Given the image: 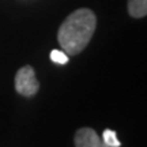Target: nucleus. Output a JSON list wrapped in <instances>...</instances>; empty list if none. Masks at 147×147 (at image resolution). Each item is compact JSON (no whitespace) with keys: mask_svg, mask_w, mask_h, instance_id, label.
<instances>
[{"mask_svg":"<svg viewBox=\"0 0 147 147\" xmlns=\"http://www.w3.org/2000/svg\"><path fill=\"white\" fill-rule=\"evenodd\" d=\"M95 27L97 16L90 8L75 10L59 27V44L68 56H76L89 45Z\"/></svg>","mask_w":147,"mask_h":147,"instance_id":"nucleus-1","label":"nucleus"},{"mask_svg":"<svg viewBox=\"0 0 147 147\" xmlns=\"http://www.w3.org/2000/svg\"><path fill=\"white\" fill-rule=\"evenodd\" d=\"M40 89V82L36 78L34 68L25 65L18 69L15 75V90L23 97H33Z\"/></svg>","mask_w":147,"mask_h":147,"instance_id":"nucleus-2","label":"nucleus"},{"mask_svg":"<svg viewBox=\"0 0 147 147\" xmlns=\"http://www.w3.org/2000/svg\"><path fill=\"white\" fill-rule=\"evenodd\" d=\"M75 147H109L104 143L102 138L98 136V134L93 128H80L76 131L74 138Z\"/></svg>","mask_w":147,"mask_h":147,"instance_id":"nucleus-3","label":"nucleus"},{"mask_svg":"<svg viewBox=\"0 0 147 147\" xmlns=\"http://www.w3.org/2000/svg\"><path fill=\"white\" fill-rule=\"evenodd\" d=\"M127 7L132 18H143L147 15V0H128Z\"/></svg>","mask_w":147,"mask_h":147,"instance_id":"nucleus-4","label":"nucleus"},{"mask_svg":"<svg viewBox=\"0 0 147 147\" xmlns=\"http://www.w3.org/2000/svg\"><path fill=\"white\" fill-rule=\"evenodd\" d=\"M102 140L109 147H120L121 146L120 140L117 139L116 132L112 131V129H105V131H104V134H102Z\"/></svg>","mask_w":147,"mask_h":147,"instance_id":"nucleus-5","label":"nucleus"},{"mask_svg":"<svg viewBox=\"0 0 147 147\" xmlns=\"http://www.w3.org/2000/svg\"><path fill=\"white\" fill-rule=\"evenodd\" d=\"M51 60L57 64H67L68 63V55L60 51H52L51 52Z\"/></svg>","mask_w":147,"mask_h":147,"instance_id":"nucleus-6","label":"nucleus"}]
</instances>
